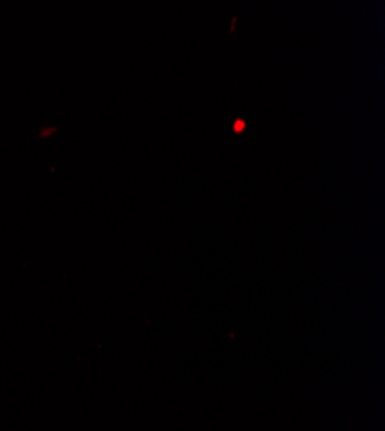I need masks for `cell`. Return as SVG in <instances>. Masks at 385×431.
<instances>
[{
	"mask_svg": "<svg viewBox=\"0 0 385 431\" xmlns=\"http://www.w3.org/2000/svg\"><path fill=\"white\" fill-rule=\"evenodd\" d=\"M233 128H235V133H240V131H242V128H244V121H235Z\"/></svg>",
	"mask_w": 385,
	"mask_h": 431,
	"instance_id": "cell-1",
	"label": "cell"
}]
</instances>
